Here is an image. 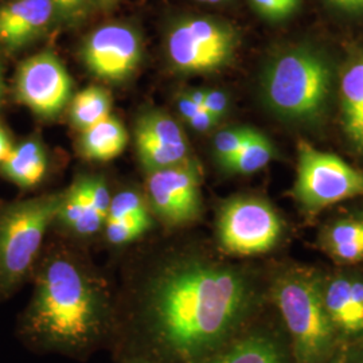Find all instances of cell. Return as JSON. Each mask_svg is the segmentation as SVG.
I'll return each instance as SVG.
<instances>
[{
	"label": "cell",
	"instance_id": "d590c367",
	"mask_svg": "<svg viewBox=\"0 0 363 363\" xmlns=\"http://www.w3.org/2000/svg\"><path fill=\"white\" fill-rule=\"evenodd\" d=\"M101 7H104V9H106V7H112L115 3H116V0H96Z\"/></svg>",
	"mask_w": 363,
	"mask_h": 363
},
{
	"label": "cell",
	"instance_id": "1f68e13d",
	"mask_svg": "<svg viewBox=\"0 0 363 363\" xmlns=\"http://www.w3.org/2000/svg\"><path fill=\"white\" fill-rule=\"evenodd\" d=\"M194 104L198 106H202L205 104V99H206V89H190V91L184 93Z\"/></svg>",
	"mask_w": 363,
	"mask_h": 363
},
{
	"label": "cell",
	"instance_id": "52a82bcc",
	"mask_svg": "<svg viewBox=\"0 0 363 363\" xmlns=\"http://www.w3.org/2000/svg\"><path fill=\"white\" fill-rule=\"evenodd\" d=\"M294 193L306 210L319 211L354 196H363V172L337 155L300 142Z\"/></svg>",
	"mask_w": 363,
	"mask_h": 363
},
{
	"label": "cell",
	"instance_id": "ac0fdd59",
	"mask_svg": "<svg viewBox=\"0 0 363 363\" xmlns=\"http://www.w3.org/2000/svg\"><path fill=\"white\" fill-rule=\"evenodd\" d=\"M46 154L37 140H27L13 148L1 163L3 175L21 187H33L42 181L46 172Z\"/></svg>",
	"mask_w": 363,
	"mask_h": 363
},
{
	"label": "cell",
	"instance_id": "7a4b0ae2",
	"mask_svg": "<svg viewBox=\"0 0 363 363\" xmlns=\"http://www.w3.org/2000/svg\"><path fill=\"white\" fill-rule=\"evenodd\" d=\"M111 319L103 281L76 259L55 255L39 272L23 325L40 347L78 354L103 339Z\"/></svg>",
	"mask_w": 363,
	"mask_h": 363
},
{
	"label": "cell",
	"instance_id": "f35d334b",
	"mask_svg": "<svg viewBox=\"0 0 363 363\" xmlns=\"http://www.w3.org/2000/svg\"><path fill=\"white\" fill-rule=\"evenodd\" d=\"M0 93H1V79H0Z\"/></svg>",
	"mask_w": 363,
	"mask_h": 363
},
{
	"label": "cell",
	"instance_id": "484cf974",
	"mask_svg": "<svg viewBox=\"0 0 363 363\" xmlns=\"http://www.w3.org/2000/svg\"><path fill=\"white\" fill-rule=\"evenodd\" d=\"M253 10L267 21L279 22L298 11L301 0H249Z\"/></svg>",
	"mask_w": 363,
	"mask_h": 363
},
{
	"label": "cell",
	"instance_id": "4dcf8cb0",
	"mask_svg": "<svg viewBox=\"0 0 363 363\" xmlns=\"http://www.w3.org/2000/svg\"><path fill=\"white\" fill-rule=\"evenodd\" d=\"M13 151V144L9 138V135L6 133V130L0 127V163L10 155V152Z\"/></svg>",
	"mask_w": 363,
	"mask_h": 363
},
{
	"label": "cell",
	"instance_id": "8992f818",
	"mask_svg": "<svg viewBox=\"0 0 363 363\" xmlns=\"http://www.w3.org/2000/svg\"><path fill=\"white\" fill-rule=\"evenodd\" d=\"M238 35L233 26L213 18H187L169 31V62L182 73H211L233 60Z\"/></svg>",
	"mask_w": 363,
	"mask_h": 363
},
{
	"label": "cell",
	"instance_id": "ffe728a7",
	"mask_svg": "<svg viewBox=\"0 0 363 363\" xmlns=\"http://www.w3.org/2000/svg\"><path fill=\"white\" fill-rule=\"evenodd\" d=\"M325 245L330 253L342 262L363 259V222L340 220L325 233Z\"/></svg>",
	"mask_w": 363,
	"mask_h": 363
},
{
	"label": "cell",
	"instance_id": "83f0119b",
	"mask_svg": "<svg viewBox=\"0 0 363 363\" xmlns=\"http://www.w3.org/2000/svg\"><path fill=\"white\" fill-rule=\"evenodd\" d=\"M220 121L210 115L206 109H201L195 116L191 117L187 124L196 132H208L213 130Z\"/></svg>",
	"mask_w": 363,
	"mask_h": 363
},
{
	"label": "cell",
	"instance_id": "74e56055",
	"mask_svg": "<svg viewBox=\"0 0 363 363\" xmlns=\"http://www.w3.org/2000/svg\"><path fill=\"white\" fill-rule=\"evenodd\" d=\"M198 1H202V3H210V4H216V3H220V1H225V0H198Z\"/></svg>",
	"mask_w": 363,
	"mask_h": 363
},
{
	"label": "cell",
	"instance_id": "4316f807",
	"mask_svg": "<svg viewBox=\"0 0 363 363\" xmlns=\"http://www.w3.org/2000/svg\"><path fill=\"white\" fill-rule=\"evenodd\" d=\"M229 108V99L226 93L220 89H206V99L203 109H206L210 115L216 117L220 121L226 115Z\"/></svg>",
	"mask_w": 363,
	"mask_h": 363
},
{
	"label": "cell",
	"instance_id": "603a6c76",
	"mask_svg": "<svg viewBox=\"0 0 363 363\" xmlns=\"http://www.w3.org/2000/svg\"><path fill=\"white\" fill-rule=\"evenodd\" d=\"M152 218L138 217V218H123V220H105V237L111 245H127L150 230Z\"/></svg>",
	"mask_w": 363,
	"mask_h": 363
},
{
	"label": "cell",
	"instance_id": "836d02e7",
	"mask_svg": "<svg viewBox=\"0 0 363 363\" xmlns=\"http://www.w3.org/2000/svg\"><path fill=\"white\" fill-rule=\"evenodd\" d=\"M331 363H361L357 358H354V357H350V355H347V354H340V355H337V358L333 361Z\"/></svg>",
	"mask_w": 363,
	"mask_h": 363
},
{
	"label": "cell",
	"instance_id": "f1b7e54d",
	"mask_svg": "<svg viewBox=\"0 0 363 363\" xmlns=\"http://www.w3.org/2000/svg\"><path fill=\"white\" fill-rule=\"evenodd\" d=\"M178 109L181 112L182 117L189 121L191 117L195 116L201 109H203L202 106H198L194 104L184 93H182L178 99Z\"/></svg>",
	"mask_w": 363,
	"mask_h": 363
},
{
	"label": "cell",
	"instance_id": "7c38bea8",
	"mask_svg": "<svg viewBox=\"0 0 363 363\" xmlns=\"http://www.w3.org/2000/svg\"><path fill=\"white\" fill-rule=\"evenodd\" d=\"M136 151L147 174L193 160L181 125L159 111L145 112L138 118Z\"/></svg>",
	"mask_w": 363,
	"mask_h": 363
},
{
	"label": "cell",
	"instance_id": "4fadbf2b",
	"mask_svg": "<svg viewBox=\"0 0 363 363\" xmlns=\"http://www.w3.org/2000/svg\"><path fill=\"white\" fill-rule=\"evenodd\" d=\"M52 0H16L0 9V43L19 49L35 38L52 19Z\"/></svg>",
	"mask_w": 363,
	"mask_h": 363
},
{
	"label": "cell",
	"instance_id": "9a60e30c",
	"mask_svg": "<svg viewBox=\"0 0 363 363\" xmlns=\"http://www.w3.org/2000/svg\"><path fill=\"white\" fill-rule=\"evenodd\" d=\"M57 220L79 237H91L104 228L106 217L93 205L82 178L64 193Z\"/></svg>",
	"mask_w": 363,
	"mask_h": 363
},
{
	"label": "cell",
	"instance_id": "2e32d148",
	"mask_svg": "<svg viewBox=\"0 0 363 363\" xmlns=\"http://www.w3.org/2000/svg\"><path fill=\"white\" fill-rule=\"evenodd\" d=\"M202 363H288L286 354L272 337L247 335L222 346Z\"/></svg>",
	"mask_w": 363,
	"mask_h": 363
},
{
	"label": "cell",
	"instance_id": "d4e9b609",
	"mask_svg": "<svg viewBox=\"0 0 363 363\" xmlns=\"http://www.w3.org/2000/svg\"><path fill=\"white\" fill-rule=\"evenodd\" d=\"M151 208L145 202L143 195L138 191L125 190L112 196L108 210V220H123V218H138L150 217Z\"/></svg>",
	"mask_w": 363,
	"mask_h": 363
},
{
	"label": "cell",
	"instance_id": "5bb4252c",
	"mask_svg": "<svg viewBox=\"0 0 363 363\" xmlns=\"http://www.w3.org/2000/svg\"><path fill=\"white\" fill-rule=\"evenodd\" d=\"M340 103L346 135L363 154V52L354 54L343 66Z\"/></svg>",
	"mask_w": 363,
	"mask_h": 363
},
{
	"label": "cell",
	"instance_id": "d6986e66",
	"mask_svg": "<svg viewBox=\"0 0 363 363\" xmlns=\"http://www.w3.org/2000/svg\"><path fill=\"white\" fill-rule=\"evenodd\" d=\"M325 310L334 325L347 333H363V318L351 292L350 277L339 276L323 286Z\"/></svg>",
	"mask_w": 363,
	"mask_h": 363
},
{
	"label": "cell",
	"instance_id": "277c9868",
	"mask_svg": "<svg viewBox=\"0 0 363 363\" xmlns=\"http://www.w3.org/2000/svg\"><path fill=\"white\" fill-rule=\"evenodd\" d=\"M298 363H322L333 350L337 327L325 310L323 286L310 273L291 272L273 286Z\"/></svg>",
	"mask_w": 363,
	"mask_h": 363
},
{
	"label": "cell",
	"instance_id": "f546056e",
	"mask_svg": "<svg viewBox=\"0 0 363 363\" xmlns=\"http://www.w3.org/2000/svg\"><path fill=\"white\" fill-rule=\"evenodd\" d=\"M333 7L347 13H363V0H327Z\"/></svg>",
	"mask_w": 363,
	"mask_h": 363
},
{
	"label": "cell",
	"instance_id": "e575fe53",
	"mask_svg": "<svg viewBox=\"0 0 363 363\" xmlns=\"http://www.w3.org/2000/svg\"><path fill=\"white\" fill-rule=\"evenodd\" d=\"M65 1L66 0H52L54 11H57V13L62 15V16H64V13H65Z\"/></svg>",
	"mask_w": 363,
	"mask_h": 363
},
{
	"label": "cell",
	"instance_id": "ba28073f",
	"mask_svg": "<svg viewBox=\"0 0 363 363\" xmlns=\"http://www.w3.org/2000/svg\"><path fill=\"white\" fill-rule=\"evenodd\" d=\"M217 228L220 247L237 256L271 250L283 229L274 208L253 196H238L226 202L220 208Z\"/></svg>",
	"mask_w": 363,
	"mask_h": 363
},
{
	"label": "cell",
	"instance_id": "3957f363",
	"mask_svg": "<svg viewBox=\"0 0 363 363\" xmlns=\"http://www.w3.org/2000/svg\"><path fill=\"white\" fill-rule=\"evenodd\" d=\"M333 81L327 58L311 48H296L279 54L268 64L261 91L277 116L311 123L325 113Z\"/></svg>",
	"mask_w": 363,
	"mask_h": 363
},
{
	"label": "cell",
	"instance_id": "30bf717a",
	"mask_svg": "<svg viewBox=\"0 0 363 363\" xmlns=\"http://www.w3.org/2000/svg\"><path fill=\"white\" fill-rule=\"evenodd\" d=\"M72 89V78L52 52L35 54L18 69V99L38 116L50 118L62 112Z\"/></svg>",
	"mask_w": 363,
	"mask_h": 363
},
{
	"label": "cell",
	"instance_id": "e0dca14e",
	"mask_svg": "<svg viewBox=\"0 0 363 363\" xmlns=\"http://www.w3.org/2000/svg\"><path fill=\"white\" fill-rule=\"evenodd\" d=\"M128 143V133L116 117H105L82 130L81 152L89 160L106 162L120 155Z\"/></svg>",
	"mask_w": 363,
	"mask_h": 363
},
{
	"label": "cell",
	"instance_id": "8d00e7d4",
	"mask_svg": "<svg viewBox=\"0 0 363 363\" xmlns=\"http://www.w3.org/2000/svg\"><path fill=\"white\" fill-rule=\"evenodd\" d=\"M121 363H154L151 362V361H148V359H143V358H133V359H127V361H124V362Z\"/></svg>",
	"mask_w": 363,
	"mask_h": 363
},
{
	"label": "cell",
	"instance_id": "44dd1931",
	"mask_svg": "<svg viewBox=\"0 0 363 363\" xmlns=\"http://www.w3.org/2000/svg\"><path fill=\"white\" fill-rule=\"evenodd\" d=\"M112 100L109 93L100 86H89L79 91L72 100L70 117L73 125L85 130L111 115Z\"/></svg>",
	"mask_w": 363,
	"mask_h": 363
},
{
	"label": "cell",
	"instance_id": "6da1fadb",
	"mask_svg": "<svg viewBox=\"0 0 363 363\" xmlns=\"http://www.w3.org/2000/svg\"><path fill=\"white\" fill-rule=\"evenodd\" d=\"M252 303L253 289L242 273L205 259H177L147 286L144 323L166 355L202 362L226 345Z\"/></svg>",
	"mask_w": 363,
	"mask_h": 363
},
{
	"label": "cell",
	"instance_id": "5b68a950",
	"mask_svg": "<svg viewBox=\"0 0 363 363\" xmlns=\"http://www.w3.org/2000/svg\"><path fill=\"white\" fill-rule=\"evenodd\" d=\"M62 196L40 195L0 211V298L11 295L25 280L45 234L57 220Z\"/></svg>",
	"mask_w": 363,
	"mask_h": 363
},
{
	"label": "cell",
	"instance_id": "cb8c5ba5",
	"mask_svg": "<svg viewBox=\"0 0 363 363\" xmlns=\"http://www.w3.org/2000/svg\"><path fill=\"white\" fill-rule=\"evenodd\" d=\"M256 130L247 127L229 128L218 132L214 138V154L223 169H228Z\"/></svg>",
	"mask_w": 363,
	"mask_h": 363
},
{
	"label": "cell",
	"instance_id": "8fae6325",
	"mask_svg": "<svg viewBox=\"0 0 363 363\" xmlns=\"http://www.w3.org/2000/svg\"><path fill=\"white\" fill-rule=\"evenodd\" d=\"M81 55L91 74L118 82L136 70L142 60V43L130 27L106 25L94 30L85 39Z\"/></svg>",
	"mask_w": 363,
	"mask_h": 363
},
{
	"label": "cell",
	"instance_id": "d6a6232c",
	"mask_svg": "<svg viewBox=\"0 0 363 363\" xmlns=\"http://www.w3.org/2000/svg\"><path fill=\"white\" fill-rule=\"evenodd\" d=\"M86 0H66L65 1V13L64 16H73L74 13H77L78 11H81V9L84 7Z\"/></svg>",
	"mask_w": 363,
	"mask_h": 363
},
{
	"label": "cell",
	"instance_id": "9c48e42d",
	"mask_svg": "<svg viewBox=\"0 0 363 363\" xmlns=\"http://www.w3.org/2000/svg\"><path fill=\"white\" fill-rule=\"evenodd\" d=\"M148 205L169 226H186L202 213L201 172L194 160L156 169L147 179Z\"/></svg>",
	"mask_w": 363,
	"mask_h": 363
},
{
	"label": "cell",
	"instance_id": "7402d4cb",
	"mask_svg": "<svg viewBox=\"0 0 363 363\" xmlns=\"http://www.w3.org/2000/svg\"><path fill=\"white\" fill-rule=\"evenodd\" d=\"M273 157L272 143L256 130L226 169L237 174H253L267 167Z\"/></svg>",
	"mask_w": 363,
	"mask_h": 363
}]
</instances>
